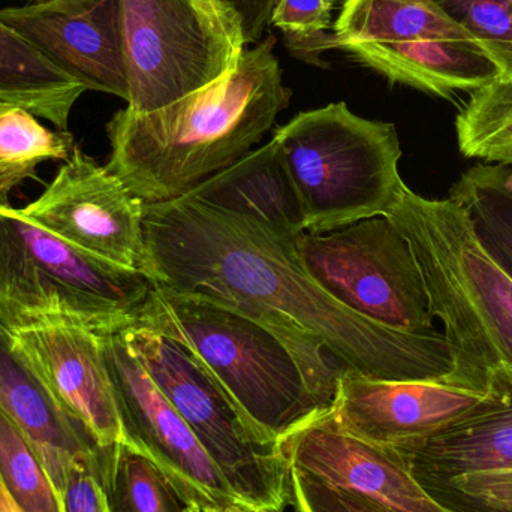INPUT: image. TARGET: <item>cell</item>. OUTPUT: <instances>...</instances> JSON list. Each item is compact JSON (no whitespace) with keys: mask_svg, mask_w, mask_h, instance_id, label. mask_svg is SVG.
<instances>
[{"mask_svg":"<svg viewBox=\"0 0 512 512\" xmlns=\"http://www.w3.org/2000/svg\"><path fill=\"white\" fill-rule=\"evenodd\" d=\"M53 2V0H29V3H47Z\"/></svg>","mask_w":512,"mask_h":512,"instance_id":"836d02e7","label":"cell"},{"mask_svg":"<svg viewBox=\"0 0 512 512\" xmlns=\"http://www.w3.org/2000/svg\"><path fill=\"white\" fill-rule=\"evenodd\" d=\"M84 92L83 86L0 21V101L47 120L57 131H68L72 108Z\"/></svg>","mask_w":512,"mask_h":512,"instance_id":"44dd1931","label":"cell"},{"mask_svg":"<svg viewBox=\"0 0 512 512\" xmlns=\"http://www.w3.org/2000/svg\"><path fill=\"white\" fill-rule=\"evenodd\" d=\"M501 66L512 63V0H436Z\"/></svg>","mask_w":512,"mask_h":512,"instance_id":"4316f807","label":"cell"},{"mask_svg":"<svg viewBox=\"0 0 512 512\" xmlns=\"http://www.w3.org/2000/svg\"><path fill=\"white\" fill-rule=\"evenodd\" d=\"M188 195L216 209L248 216L286 239L304 233L300 201L273 138Z\"/></svg>","mask_w":512,"mask_h":512,"instance_id":"d6986e66","label":"cell"},{"mask_svg":"<svg viewBox=\"0 0 512 512\" xmlns=\"http://www.w3.org/2000/svg\"><path fill=\"white\" fill-rule=\"evenodd\" d=\"M447 512H512V375L490 376L480 405L414 447L396 450Z\"/></svg>","mask_w":512,"mask_h":512,"instance_id":"30bf717a","label":"cell"},{"mask_svg":"<svg viewBox=\"0 0 512 512\" xmlns=\"http://www.w3.org/2000/svg\"><path fill=\"white\" fill-rule=\"evenodd\" d=\"M511 72H512V63H511L510 66H508L507 69H505L504 72H502V74H511Z\"/></svg>","mask_w":512,"mask_h":512,"instance_id":"e575fe53","label":"cell"},{"mask_svg":"<svg viewBox=\"0 0 512 512\" xmlns=\"http://www.w3.org/2000/svg\"><path fill=\"white\" fill-rule=\"evenodd\" d=\"M128 110L152 113L236 68L242 20L216 0H122Z\"/></svg>","mask_w":512,"mask_h":512,"instance_id":"ba28073f","label":"cell"},{"mask_svg":"<svg viewBox=\"0 0 512 512\" xmlns=\"http://www.w3.org/2000/svg\"><path fill=\"white\" fill-rule=\"evenodd\" d=\"M0 512H23L3 489L2 483H0Z\"/></svg>","mask_w":512,"mask_h":512,"instance_id":"1f68e13d","label":"cell"},{"mask_svg":"<svg viewBox=\"0 0 512 512\" xmlns=\"http://www.w3.org/2000/svg\"><path fill=\"white\" fill-rule=\"evenodd\" d=\"M99 337L132 450L149 457L161 469L186 507L242 504L191 427L132 354L122 333Z\"/></svg>","mask_w":512,"mask_h":512,"instance_id":"8fae6325","label":"cell"},{"mask_svg":"<svg viewBox=\"0 0 512 512\" xmlns=\"http://www.w3.org/2000/svg\"><path fill=\"white\" fill-rule=\"evenodd\" d=\"M288 468L345 490L384 512H447L421 489L393 448L345 432L330 408L313 412L277 439Z\"/></svg>","mask_w":512,"mask_h":512,"instance_id":"4fadbf2b","label":"cell"},{"mask_svg":"<svg viewBox=\"0 0 512 512\" xmlns=\"http://www.w3.org/2000/svg\"><path fill=\"white\" fill-rule=\"evenodd\" d=\"M140 271L159 288L239 310L285 333L321 340L343 370L379 381L447 384L454 351L444 333L369 321L334 300L304 268L295 239L192 195L144 204Z\"/></svg>","mask_w":512,"mask_h":512,"instance_id":"6da1fadb","label":"cell"},{"mask_svg":"<svg viewBox=\"0 0 512 512\" xmlns=\"http://www.w3.org/2000/svg\"><path fill=\"white\" fill-rule=\"evenodd\" d=\"M456 129L466 158L512 168V72L472 92Z\"/></svg>","mask_w":512,"mask_h":512,"instance_id":"cb8c5ba5","label":"cell"},{"mask_svg":"<svg viewBox=\"0 0 512 512\" xmlns=\"http://www.w3.org/2000/svg\"><path fill=\"white\" fill-rule=\"evenodd\" d=\"M120 333L239 501L254 510L283 512L289 502V472L277 441L243 414L185 346L140 325Z\"/></svg>","mask_w":512,"mask_h":512,"instance_id":"52a82bcc","label":"cell"},{"mask_svg":"<svg viewBox=\"0 0 512 512\" xmlns=\"http://www.w3.org/2000/svg\"><path fill=\"white\" fill-rule=\"evenodd\" d=\"M74 149L71 132L51 131L24 108L0 101V206H9V194L39 165L66 161Z\"/></svg>","mask_w":512,"mask_h":512,"instance_id":"603a6c76","label":"cell"},{"mask_svg":"<svg viewBox=\"0 0 512 512\" xmlns=\"http://www.w3.org/2000/svg\"><path fill=\"white\" fill-rule=\"evenodd\" d=\"M144 204L107 167L75 147L41 197L20 210L65 242L140 270Z\"/></svg>","mask_w":512,"mask_h":512,"instance_id":"7c38bea8","label":"cell"},{"mask_svg":"<svg viewBox=\"0 0 512 512\" xmlns=\"http://www.w3.org/2000/svg\"><path fill=\"white\" fill-rule=\"evenodd\" d=\"M155 283L137 268L89 254L0 206V324L12 334L50 324L98 336L137 319Z\"/></svg>","mask_w":512,"mask_h":512,"instance_id":"5b68a950","label":"cell"},{"mask_svg":"<svg viewBox=\"0 0 512 512\" xmlns=\"http://www.w3.org/2000/svg\"><path fill=\"white\" fill-rule=\"evenodd\" d=\"M450 200L468 213L478 242L512 279V168H469L450 189Z\"/></svg>","mask_w":512,"mask_h":512,"instance_id":"7402d4cb","label":"cell"},{"mask_svg":"<svg viewBox=\"0 0 512 512\" xmlns=\"http://www.w3.org/2000/svg\"><path fill=\"white\" fill-rule=\"evenodd\" d=\"M131 325L185 346L273 441L333 405L343 369L312 334L285 333L239 310L156 285Z\"/></svg>","mask_w":512,"mask_h":512,"instance_id":"3957f363","label":"cell"},{"mask_svg":"<svg viewBox=\"0 0 512 512\" xmlns=\"http://www.w3.org/2000/svg\"><path fill=\"white\" fill-rule=\"evenodd\" d=\"M388 219L408 240L433 318L454 351L448 385L486 394L490 376L512 375V279L484 251L468 213L403 185Z\"/></svg>","mask_w":512,"mask_h":512,"instance_id":"277c9868","label":"cell"},{"mask_svg":"<svg viewBox=\"0 0 512 512\" xmlns=\"http://www.w3.org/2000/svg\"><path fill=\"white\" fill-rule=\"evenodd\" d=\"M201 512H264V511L254 510V508H249L248 505L231 504V505H225V507L206 508V510H203Z\"/></svg>","mask_w":512,"mask_h":512,"instance_id":"d6a6232c","label":"cell"},{"mask_svg":"<svg viewBox=\"0 0 512 512\" xmlns=\"http://www.w3.org/2000/svg\"><path fill=\"white\" fill-rule=\"evenodd\" d=\"M276 38L246 48L236 68L152 113L117 111L108 122L107 168L146 204L168 203L245 158L288 108Z\"/></svg>","mask_w":512,"mask_h":512,"instance_id":"7a4b0ae2","label":"cell"},{"mask_svg":"<svg viewBox=\"0 0 512 512\" xmlns=\"http://www.w3.org/2000/svg\"><path fill=\"white\" fill-rule=\"evenodd\" d=\"M424 39L475 42L436 0H345L333 35L286 39L298 59L318 62L324 51L348 42H408Z\"/></svg>","mask_w":512,"mask_h":512,"instance_id":"ffe728a7","label":"cell"},{"mask_svg":"<svg viewBox=\"0 0 512 512\" xmlns=\"http://www.w3.org/2000/svg\"><path fill=\"white\" fill-rule=\"evenodd\" d=\"M295 249L313 280L342 306L405 333H435L417 258L387 216L327 234L301 233Z\"/></svg>","mask_w":512,"mask_h":512,"instance_id":"9c48e42d","label":"cell"},{"mask_svg":"<svg viewBox=\"0 0 512 512\" xmlns=\"http://www.w3.org/2000/svg\"><path fill=\"white\" fill-rule=\"evenodd\" d=\"M0 409L17 424L41 457L57 490L80 460L104 462L108 448L68 414L35 367L0 324Z\"/></svg>","mask_w":512,"mask_h":512,"instance_id":"e0dca14e","label":"cell"},{"mask_svg":"<svg viewBox=\"0 0 512 512\" xmlns=\"http://www.w3.org/2000/svg\"><path fill=\"white\" fill-rule=\"evenodd\" d=\"M336 0H276L271 24L286 39H310L330 29Z\"/></svg>","mask_w":512,"mask_h":512,"instance_id":"f1b7e54d","label":"cell"},{"mask_svg":"<svg viewBox=\"0 0 512 512\" xmlns=\"http://www.w3.org/2000/svg\"><path fill=\"white\" fill-rule=\"evenodd\" d=\"M122 0H53L0 8V21L86 90L128 101Z\"/></svg>","mask_w":512,"mask_h":512,"instance_id":"5bb4252c","label":"cell"},{"mask_svg":"<svg viewBox=\"0 0 512 512\" xmlns=\"http://www.w3.org/2000/svg\"><path fill=\"white\" fill-rule=\"evenodd\" d=\"M484 397L439 382L379 381L342 370L331 411L345 432L402 450L450 426Z\"/></svg>","mask_w":512,"mask_h":512,"instance_id":"9a60e30c","label":"cell"},{"mask_svg":"<svg viewBox=\"0 0 512 512\" xmlns=\"http://www.w3.org/2000/svg\"><path fill=\"white\" fill-rule=\"evenodd\" d=\"M336 50L391 84H405L445 99L457 92H475L502 74L501 66L474 42H348Z\"/></svg>","mask_w":512,"mask_h":512,"instance_id":"ac0fdd59","label":"cell"},{"mask_svg":"<svg viewBox=\"0 0 512 512\" xmlns=\"http://www.w3.org/2000/svg\"><path fill=\"white\" fill-rule=\"evenodd\" d=\"M102 483L113 512H183L186 508L161 469L123 445L108 450Z\"/></svg>","mask_w":512,"mask_h":512,"instance_id":"d4e9b609","label":"cell"},{"mask_svg":"<svg viewBox=\"0 0 512 512\" xmlns=\"http://www.w3.org/2000/svg\"><path fill=\"white\" fill-rule=\"evenodd\" d=\"M0 483L23 512H63L62 498L41 457L0 409Z\"/></svg>","mask_w":512,"mask_h":512,"instance_id":"484cf974","label":"cell"},{"mask_svg":"<svg viewBox=\"0 0 512 512\" xmlns=\"http://www.w3.org/2000/svg\"><path fill=\"white\" fill-rule=\"evenodd\" d=\"M14 339L60 405L99 447L131 448L98 334L78 325L50 324L15 333Z\"/></svg>","mask_w":512,"mask_h":512,"instance_id":"2e32d148","label":"cell"},{"mask_svg":"<svg viewBox=\"0 0 512 512\" xmlns=\"http://www.w3.org/2000/svg\"><path fill=\"white\" fill-rule=\"evenodd\" d=\"M105 462L80 460L66 475L60 490L63 512H113L102 483Z\"/></svg>","mask_w":512,"mask_h":512,"instance_id":"f546056e","label":"cell"},{"mask_svg":"<svg viewBox=\"0 0 512 512\" xmlns=\"http://www.w3.org/2000/svg\"><path fill=\"white\" fill-rule=\"evenodd\" d=\"M273 140L307 233H333L385 216L405 185L396 126L357 116L345 102L297 114L276 129Z\"/></svg>","mask_w":512,"mask_h":512,"instance_id":"8992f818","label":"cell"},{"mask_svg":"<svg viewBox=\"0 0 512 512\" xmlns=\"http://www.w3.org/2000/svg\"><path fill=\"white\" fill-rule=\"evenodd\" d=\"M183 512H197V510H195L194 507H186L185 510H183Z\"/></svg>","mask_w":512,"mask_h":512,"instance_id":"d590c367","label":"cell"},{"mask_svg":"<svg viewBox=\"0 0 512 512\" xmlns=\"http://www.w3.org/2000/svg\"><path fill=\"white\" fill-rule=\"evenodd\" d=\"M216 2L239 15L246 45L249 47V45L258 44L261 36L270 26L271 12L276 0H216Z\"/></svg>","mask_w":512,"mask_h":512,"instance_id":"4dcf8cb0","label":"cell"},{"mask_svg":"<svg viewBox=\"0 0 512 512\" xmlns=\"http://www.w3.org/2000/svg\"><path fill=\"white\" fill-rule=\"evenodd\" d=\"M289 502L297 512H384L345 490L288 468Z\"/></svg>","mask_w":512,"mask_h":512,"instance_id":"83f0119b","label":"cell"}]
</instances>
